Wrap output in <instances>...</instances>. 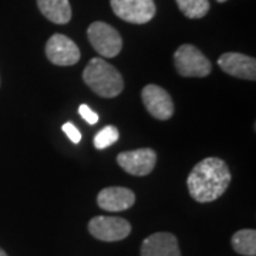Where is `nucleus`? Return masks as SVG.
Instances as JSON below:
<instances>
[{
	"mask_svg": "<svg viewBox=\"0 0 256 256\" xmlns=\"http://www.w3.org/2000/svg\"><path fill=\"white\" fill-rule=\"evenodd\" d=\"M226 162L216 156L200 161L188 175L186 185L192 200L200 204L212 202L222 196L230 184Z\"/></svg>",
	"mask_w": 256,
	"mask_h": 256,
	"instance_id": "nucleus-1",
	"label": "nucleus"
},
{
	"mask_svg": "<svg viewBox=\"0 0 256 256\" xmlns=\"http://www.w3.org/2000/svg\"><path fill=\"white\" fill-rule=\"evenodd\" d=\"M82 80L96 94L104 98L117 97L124 90V80L120 72L100 57L92 58L82 72Z\"/></svg>",
	"mask_w": 256,
	"mask_h": 256,
	"instance_id": "nucleus-2",
	"label": "nucleus"
},
{
	"mask_svg": "<svg viewBox=\"0 0 256 256\" xmlns=\"http://www.w3.org/2000/svg\"><path fill=\"white\" fill-rule=\"evenodd\" d=\"M175 68L182 77H206L212 72V64L198 47L182 44L174 53Z\"/></svg>",
	"mask_w": 256,
	"mask_h": 256,
	"instance_id": "nucleus-3",
	"label": "nucleus"
},
{
	"mask_svg": "<svg viewBox=\"0 0 256 256\" xmlns=\"http://www.w3.org/2000/svg\"><path fill=\"white\" fill-rule=\"evenodd\" d=\"M87 36L94 50L102 57H116L122 48V38L116 28L104 22H94L87 28Z\"/></svg>",
	"mask_w": 256,
	"mask_h": 256,
	"instance_id": "nucleus-4",
	"label": "nucleus"
},
{
	"mask_svg": "<svg viewBox=\"0 0 256 256\" xmlns=\"http://www.w3.org/2000/svg\"><path fill=\"white\" fill-rule=\"evenodd\" d=\"M114 14L124 22L144 24L156 16L154 0H110Z\"/></svg>",
	"mask_w": 256,
	"mask_h": 256,
	"instance_id": "nucleus-5",
	"label": "nucleus"
},
{
	"mask_svg": "<svg viewBox=\"0 0 256 256\" xmlns=\"http://www.w3.org/2000/svg\"><path fill=\"white\" fill-rule=\"evenodd\" d=\"M88 230L92 236L102 242H117L131 234V224L118 216H94L88 222Z\"/></svg>",
	"mask_w": 256,
	"mask_h": 256,
	"instance_id": "nucleus-6",
	"label": "nucleus"
},
{
	"mask_svg": "<svg viewBox=\"0 0 256 256\" xmlns=\"http://www.w3.org/2000/svg\"><path fill=\"white\" fill-rule=\"evenodd\" d=\"M141 98L146 111L160 121H166L174 116V101L170 92L156 84H148L142 88Z\"/></svg>",
	"mask_w": 256,
	"mask_h": 256,
	"instance_id": "nucleus-7",
	"label": "nucleus"
},
{
	"mask_svg": "<svg viewBox=\"0 0 256 256\" xmlns=\"http://www.w3.org/2000/svg\"><path fill=\"white\" fill-rule=\"evenodd\" d=\"M46 56L50 63H53L54 66L67 67L78 63L82 53L72 38L60 33H56L46 43Z\"/></svg>",
	"mask_w": 256,
	"mask_h": 256,
	"instance_id": "nucleus-8",
	"label": "nucleus"
},
{
	"mask_svg": "<svg viewBox=\"0 0 256 256\" xmlns=\"http://www.w3.org/2000/svg\"><path fill=\"white\" fill-rule=\"evenodd\" d=\"M117 162L130 175L146 176L156 168V154L151 148H138L118 154Z\"/></svg>",
	"mask_w": 256,
	"mask_h": 256,
	"instance_id": "nucleus-9",
	"label": "nucleus"
},
{
	"mask_svg": "<svg viewBox=\"0 0 256 256\" xmlns=\"http://www.w3.org/2000/svg\"><path fill=\"white\" fill-rule=\"evenodd\" d=\"M218 66L232 77L242 80H256V60L242 53H224L218 58Z\"/></svg>",
	"mask_w": 256,
	"mask_h": 256,
	"instance_id": "nucleus-10",
	"label": "nucleus"
},
{
	"mask_svg": "<svg viewBox=\"0 0 256 256\" xmlns=\"http://www.w3.org/2000/svg\"><path fill=\"white\" fill-rule=\"evenodd\" d=\"M136 202V194L124 186H108L98 192L97 204L102 210L121 212L130 210Z\"/></svg>",
	"mask_w": 256,
	"mask_h": 256,
	"instance_id": "nucleus-11",
	"label": "nucleus"
},
{
	"mask_svg": "<svg viewBox=\"0 0 256 256\" xmlns=\"http://www.w3.org/2000/svg\"><path fill=\"white\" fill-rule=\"evenodd\" d=\"M141 256H181L178 239L170 232H156L144 239Z\"/></svg>",
	"mask_w": 256,
	"mask_h": 256,
	"instance_id": "nucleus-12",
	"label": "nucleus"
},
{
	"mask_svg": "<svg viewBox=\"0 0 256 256\" xmlns=\"http://www.w3.org/2000/svg\"><path fill=\"white\" fill-rule=\"evenodd\" d=\"M42 14L56 24H67L72 20V6L68 0H37Z\"/></svg>",
	"mask_w": 256,
	"mask_h": 256,
	"instance_id": "nucleus-13",
	"label": "nucleus"
},
{
	"mask_svg": "<svg viewBox=\"0 0 256 256\" xmlns=\"http://www.w3.org/2000/svg\"><path fill=\"white\" fill-rule=\"evenodd\" d=\"M234 250L244 256L256 255V230L255 229H240L234 234L230 239Z\"/></svg>",
	"mask_w": 256,
	"mask_h": 256,
	"instance_id": "nucleus-14",
	"label": "nucleus"
},
{
	"mask_svg": "<svg viewBox=\"0 0 256 256\" xmlns=\"http://www.w3.org/2000/svg\"><path fill=\"white\" fill-rule=\"evenodd\" d=\"M180 10L188 18H201L210 12L208 0H176Z\"/></svg>",
	"mask_w": 256,
	"mask_h": 256,
	"instance_id": "nucleus-15",
	"label": "nucleus"
},
{
	"mask_svg": "<svg viewBox=\"0 0 256 256\" xmlns=\"http://www.w3.org/2000/svg\"><path fill=\"white\" fill-rule=\"evenodd\" d=\"M120 132L117 127L114 126H107L102 130H100L96 137H94V146L97 150H104V148H108L112 144H116L118 141Z\"/></svg>",
	"mask_w": 256,
	"mask_h": 256,
	"instance_id": "nucleus-16",
	"label": "nucleus"
},
{
	"mask_svg": "<svg viewBox=\"0 0 256 256\" xmlns=\"http://www.w3.org/2000/svg\"><path fill=\"white\" fill-rule=\"evenodd\" d=\"M62 130H63L64 134L68 137V140L73 144H78L82 141V132L78 131V128L76 127L73 122H66V124H63Z\"/></svg>",
	"mask_w": 256,
	"mask_h": 256,
	"instance_id": "nucleus-17",
	"label": "nucleus"
},
{
	"mask_svg": "<svg viewBox=\"0 0 256 256\" xmlns=\"http://www.w3.org/2000/svg\"><path fill=\"white\" fill-rule=\"evenodd\" d=\"M78 112H80V116H82V118L86 120L88 124H97L98 122V114L96 112V111H92L87 104H82L80 107H78Z\"/></svg>",
	"mask_w": 256,
	"mask_h": 256,
	"instance_id": "nucleus-18",
	"label": "nucleus"
},
{
	"mask_svg": "<svg viewBox=\"0 0 256 256\" xmlns=\"http://www.w3.org/2000/svg\"><path fill=\"white\" fill-rule=\"evenodd\" d=\"M0 256H9V255H8V254H6V252H4V250L0 248Z\"/></svg>",
	"mask_w": 256,
	"mask_h": 256,
	"instance_id": "nucleus-19",
	"label": "nucleus"
},
{
	"mask_svg": "<svg viewBox=\"0 0 256 256\" xmlns=\"http://www.w3.org/2000/svg\"><path fill=\"white\" fill-rule=\"evenodd\" d=\"M218 2H220V3H224V2H226V0H218Z\"/></svg>",
	"mask_w": 256,
	"mask_h": 256,
	"instance_id": "nucleus-20",
	"label": "nucleus"
}]
</instances>
